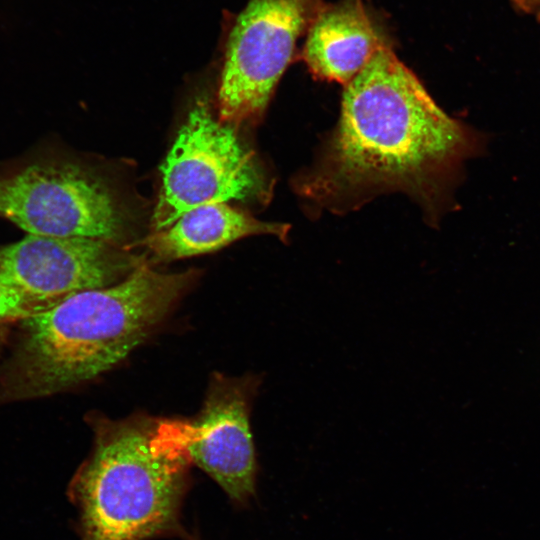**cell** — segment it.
Wrapping results in <instances>:
<instances>
[{
	"mask_svg": "<svg viewBox=\"0 0 540 540\" xmlns=\"http://www.w3.org/2000/svg\"><path fill=\"white\" fill-rule=\"evenodd\" d=\"M489 135L450 117L393 48L345 85L337 130L303 189L328 204L401 190L437 216Z\"/></svg>",
	"mask_w": 540,
	"mask_h": 540,
	"instance_id": "1",
	"label": "cell"
},
{
	"mask_svg": "<svg viewBox=\"0 0 540 540\" xmlns=\"http://www.w3.org/2000/svg\"><path fill=\"white\" fill-rule=\"evenodd\" d=\"M162 187L152 217L154 231L204 204L249 197L259 182L234 128L196 101L161 167Z\"/></svg>",
	"mask_w": 540,
	"mask_h": 540,
	"instance_id": "6",
	"label": "cell"
},
{
	"mask_svg": "<svg viewBox=\"0 0 540 540\" xmlns=\"http://www.w3.org/2000/svg\"><path fill=\"white\" fill-rule=\"evenodd\" d=\"M142 262L105 240L28 234L0 246V286L39 312L78 292L115 284Z\"/></svg>",
	"mask_w": 540,
	"mask_h": 540,
	"instance_id": "7",
	"label": "cell"
},
{
	"mask_svg": "<svg viewBox=\"0 0 540 540\" xmlns=\"http://www.w3.org/2000/svg\"><path fill=\"white\" fill-rule=\"evenodd\" d=\"M510 3L517 12L540 22V0H510Z\"/></svg>",
	"mask_w": 540,
	"mask_h": 540,
	"instance_id": "12",
	"label": "cell"
},
{
	"mask_svg": "<svg viewBox=\"0 0 540 540\" xmlns=\"http://www.w3.org/2000/svg\"><path fill=\"white\" fill-rule=\"evenodd\" d=\"M388 20L365 0L325 3L301 51L308 70L347 85L384 48H393Z\"/></svg>",
	"mask_w": 540,
	"mask_h": 540,
	"instance_id": "9",
	"label": "cell"
},
{
	"mask_svg": "<svg viewBox=\"0 0 540 540\" xmlns=\"http://www.w3.org/2000/svg\"><path fill=\"white\" fill-rule=\"evenodd\" d=\"M191 540H196V539H191Z\"/></svg>",
	"mask_w": 540,
	"mask_h": 540,
	"instance_id": "13",
	"label": "cell"
},
{
	"mask_svg": "<svg viewBox=\"0 0 540 540\" xmlns=\"http://www.w3.org/2000/svg\"><path fill=\"white\" fill-rule=\"evenodd\" d=\"M37 310L15 292L0 286V323L21 321Z\"/></svg>",
	"mask_w": 540,
	"mask_h": 540,
	"instance_id": "11",
	"label": "cell"
},
{
	"mask_svg": "<svg viewBox=\"0 0 540 540\" xmlns=\"http://www.w3.org/2000/svg\"><path fill=\"white\" fill-rule=\"evenodd\" d=\"M92 427V451L69 488L79 511L81 540L184 534L180 509L191 461L169 422L98 417Z\"/></svg>",
	"mask_w": 540,
	"mask_h": 540,
	"instance_id": "3",
	"label": "cell"
},
{
	"mask_svg": "<svg viewBox=\"0 0 540 540\" xmlns=\"http://www.w3.org/2000/svg\"><path fill=\"white\" fill-rule=\"evenodd\" d=\"M289 226L260 221L225 202L197 206L165 229L154 231L141 245L157 261H171L215 252L252 235L270 234L286 241Z\"/></svg>",
	"mask_w": 540,
	"mask_h": 540,
	"instance_id": "10",
	"label": "cell"
},
{
	"mask_svg": "<svg viewBox=\"0 0 540 540\" xmlns=\"http://www.w3.org/2000/svg\"><path fill=\"white\" fill-rule=\"evenodd\" d=\"M261 381L251 374L215 375L200 413L191 422H169L191 463L239 504L255 494L257 460L250 413Z\"/></svg>",
	"mask_w": 540,
	"mask_h": 540,
	"instance_id": "8",
	"label": "cell"
},
{
	"mask_svg": "<svg viewBox=\"0 0 540 540\" xmlns=\"http://www.w3.org/2000/svg\"><path fill=\"white\" fill-rule=\"evenodd\" d=\"M0 218L29 235L118 244L128 218L99 176L66 160L24 158L0 171Z\"/></svg>",
	"mask_w": 540,
	"mask_h": 540,
	"instance_id": "4",
	"label": "cell"
},
{
	"mask_svg": "<svg viewBox=\"0 0 540 540\" xmlns=\"http://www.w3.org/2000/svg\"><path fill=\"white\" fill-rule=\"evenodd\" d=\"M194 277L159 272L144 261L115 284L24 318L0 367V404L53 395L110 370L148 337Z\"/></svg>",
	"mask_w": 540,
	"mask_h": 540,
	"instance_id": "2",
	"label": "cell"
},
{
	"mask_svg": "<svg viewBox=\"0 0 540 540\" xmlns=\"http://www.w3.org/2000/svg\"><path fill=\"white\" fill-rule=\"evenodd\" d=\"M324 0H248L221 21L218 119L233 128L260 119Z\"/></svg>",
	"mask_w": 540,
	"mask_h": 540,
	"instance_id": "5",
	"label": "cell"
}]
</instances>
